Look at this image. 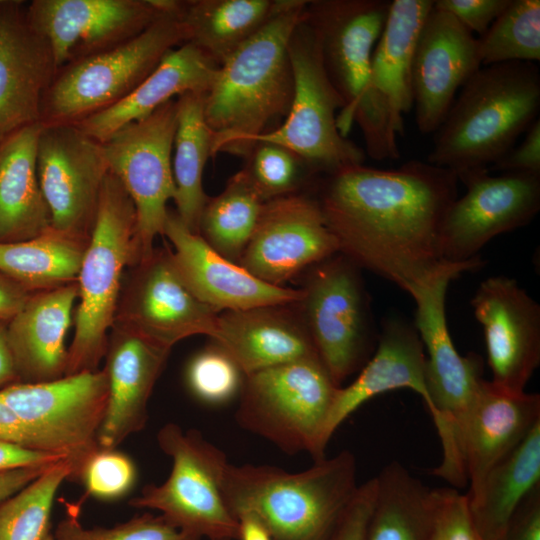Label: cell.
<instances>
[{
  "label": "cell",
  "instance_id": "1",
  "mask_svg": "<svg viewBox=\"0 0 540 540\" xmlns=\"http://www.w3.org/2000/svg\"><path fill=\"white\" fill-rule=\"evenodd\" d=\"M458 181L427 161L355 164L324 174L314 197L339 253L408 293L445 263L440 230Z\"/></svg>",
  "mask_w": 540,
  "mask_h": 540
},
{
  "label": "cell",
  "instance_id": "2",
  "mask_svg": "<svg viewBox=\"0 0 540 540\" xmlns=\"http://www.w3.org/2000/svg\"><path fill=\"white\" fill-rule=\"evenodd\" d=\"M307 1L284 0L279 11L218 68L204 96L213 132L211 156L247 158L257 136L285 119L294 94L288 45L306 13Z\"/></svg>",
  "mask_w": 540,
  "mask_h": 540
},
{
  "label": "cell",
  "instance_id": "3",
  "mask_svg": "<svg viewBox=\"0 0 540 540\" xmlns=\"http://www.w3.org/2000/svg\"><path fill=\"white\" fill-rule=\"evenodd\" d=\"M540 72L533 62L481 66L434 133L427 162L456 176L489 169L538 119Z\"/></svg>",
  "mask_w": 540,
  "mask_h": 540
},
{
  "label": "cell",
  "instance_id": "4",
  "mask_svg": "<svg viewBox=\"0 0 540 540\" xmlns=\"http://www.w3.org/2000/svg\"><path fill=\"white\" fill-rule=\"evenodd\" d=\"M357 488L356 460L348 450L300 472L228 463L222 478L233 516L253 514L273 540H329Z\"/></svg>",
  "mask_w": 540,
  "mask_h": 540
},
{
  "label": "cell",
  "instance_id": "5",
  "mask_svg": "<svg viewBox=\"0 0 540 540\" xmlns=\"http://www.w3.org/2000/svg\"><path fill=\"white\" fill-rule=\"evenodd\" d=\"M389 0L307 1L306 19L320 43L327 75L343 100L337 127L346 137L360 127L366 153L374 160L398 159L397 135L404 126L371 89V58L384 28Z\"/></svg>",
  "mask_w": 540,
  "mask_h": 540
},
{
  "label": "cell",
  "instance_id": "6",
  "mask_svg": "<svg viewBox=\"0 0 540 540\" xmlns=\"http://www.w3.org/2000/svg\"><path fill=\"white\" fill-rule=\"evenodd\" d=\"M485 264L479 256L464 262H445L429 279L411 288L415 301L414 325L426 349V383L431 400V417L442 450L441 464L431 471L462 487L468 482L464 461V432L483 378L481 356H462L448 331L445 300L452 280L463 272L480 269Z\"/></svg>",
  "mask_w": 540,
  "mask_h": 540
},
{
  "label": "cell",
  "instance_id": "7",
  "mask_svg": "<svg viewBox=\"0 0 540 540\" xmlns=\"http://www.w3.org/2000/svg\"><path fill=\"white\" fill-rule=\"evenodd\" d=\"M141 259L134 203L108 172L76 284L78 305L65 375L98 370L127 269Z\"/></svg>",
  "mask_w": 540,
  "mask_h": 540
},
{
  "label": "cell",
  "instance_id": "8",
  "mask_svg": "<svg viewBox=\"0 0 540 540\" xmlns=\"http://www.w3.org/2000/svg\"><path fill=\"white\" fill-rule=\"evenodd\" d=\"M175 6L132 39L61 66L41 102L40 123L76 125L125 99L172 49L185 43Z\"/></svg>",
  "mask_w": 540,
  "mask_h": 540
},
{
  "label": "cell",
  "instance_id": "9",
  "mask_svg": "<svg viewBox=\"0 0 540 540\" xmlns=\"http://www.w3.org/2000/svg\"><path fill=\"white\" fill-rule=\"evenodd\" d=\"M337 386L319 358L245 375L235 418L240 427L289 455L307 452L318 462L324 426Z\"/></svg>",
  "mask_w": 540,
  "mask_h": 540
},
{
  "label": "cell",
  "instance_id": "10",
  "mask_svg": "<svg viewBox=\"0 0 540 540\" xmlns=\"http://www.w3.org/2000/svg\"><path fill=\"white\" fill-rule=\"evenodd\" d=\"M159 448L171 458L168 478L147 484L129 505L159 511L180 530L209 540H237L238 521L226 505L222 478L225 453L196 429L167 423L157 433Z\"/></svg>",
  "mask_w": 540,
  "mask_h": 540
},
{
  "label": "cell",
  "instance_id": "11",
  "mask_svg": "<svg viewBox=\"0 0 540 540\" xmlns=\"http://www.w3.org/2000/svg\"><path fill=\"white\" fill-rule=\"evenodd\" d=\"M294 94L284 122L257 136V142L283 146L302 158L316 174L363 164L366 153L344 137L336 111L344 103L325 70L318 36L306 19L296 26L288 45Z\"/></svg>",
  "mask_w": 540,
  "mask_h": 540
},
{
  "label": "cell",
  "instance_id": "12",
  "mask_svg": "<svg viewBox=\"0 0 540 540\" xmlns=\"http://www.w3.org/2000/svg\"><path fill=\"white\" fill-rule=\"evenodd\" d=\"M0 398L22 421L41 452L58 455L78 481L88 459L100 449L98 437L107 401L103 369L41 382H17L0 389Z\"/></svg>",
  "mask_w": 540,
  "mask_h": 540
},
{
  "label": "cell",
  "instance_id": "13",
  "mask_svg": "<svg viewBox=\"0 0 540 540\" xmlns=\"http://www.w3.org/2000/svg\"><path fill=\"white\" fill-rule=\"evenodd\" d=\"M359 269L341 253L320 262L300 302L318 357L339 387L363 368L377 346Z\"/></svg>",
  "mask_w": 540,
  "mask_h": 540
},
{
  "label": "cell",
  "instance_id": "14",
  "mask_svg": "<svg viewBox=\"0 0 540 540\" xmlns=\"http://www.w3.org/2000/svg\"><path fill=\"white\" fill-rule=\"evenodd\" d=\"M176 127L175 98L101 143L109 172L134 203L141 259L152 253L155 238L163 234L167 203L175 196L172 152Z\"/></svg>",
  "mask_w": 540,
  "mask_h": 540
},
{
  "label": "cell",
  "instance_id": "15",
  "mask_svg": "<svg viewBox=\"0 0 540 540\" xmlns=\"http://www.w3.org/2000/svg\"><path fill=\"white\" fill-rule=\"evenodd\" d=\"M466 193L447 209L440 230L445 262H464L494 237L527 225L540 210V173L503 172L489 169L457 175Z\"/></svg>",
  "mask_w": 540,
  "mask_h": 540
},
{
  "label": "cell",
  "instance_id": "16",
  "mask_svg": "<svg viewBox=\"0 0 540 540\" xmlns=\"http://www.w3.org/2000/svg\"><path fill=\"white\" fill-rule=\"evenodd\" d=\"M218 313L202 303L178 274L169 247L130 266L124 277L114 324L171 350L193 335L214 338Z\"/></svg>",
  "mask_w": 540,
  "mask_h": 540
},
{
  "label": "cell",
  "instance_id": "17",
  "mask_svg": "<svg viewBox=\"0 0 540 540\" xmlns=\"http://www.w3.org/2000/svg\"><path fill=\"white\" fill-rule=\"evenodd\" d=\"M108 172L100 142L76 125H42L37 174L53 230L89 240Z\"/></svg>",
  "mask_w": 540,
  "mask_h": 540
},
{
  "label": "cell",
  "instance_id": "18",
  "mask_svg": "<svg viewBox=\"0 0 540 540\" xmlns=\"http://www.w3.org/2000/svg\"><path fill=\"white\" fill-rule=\"evenodd\" d=\"M339 253L314 196L290 193L265 201L239 264L258 279L283 284Z\"/></svg>",
  "mask_w": 540,
  "mask_h": 540
},
{
  "label": "cell",
  "instance_id": "19",
  "mask_svg": "<svg viewBox=\"0 0 540 540\" xmlns=\"http://www.w3.org/2000/svg\"><path fill=\"white\" fill-rule=\"evenodd\" d=\"M165 11L160 0H34L26 7L58 69L132 39Z\"/></svg>",
  "mask_w": 540,
  "mask_h": 540
},
{
  "label": "cell",
  "instance_id": "20",
  "mask_svg": "<svg viewBox=\"0 0 540 540\" xmlns=\"http://www.w3.org/2000/svg\"><path fill=\"white\" fill-rule=\"evenodd\" d=\"M482 325L491 382L513 393L524 388L540 364V306L507 276L482 281L471 299Z\"/></svg>",
  "mask_w": 540,
  "mask_h": 540
},
{
  "label": "cell",
  "instance_id": "21",
  "mask_svg": "<svg viewBox=\"0 0 540 540\" xmlns=\"http://www.w3.org/2000/svg\"><path fill=\"white\" fill-rule=\"evenodd\" d=\"M481 66L478 37L433 4L411 66L415 122L421 134L435 133L460 89Z\"/></svg>",
  "mask_w": 540,
  "mask_h": 540
},
{
  "label": "cell",
  "instance_id": "22",
  "mask_svg": "<svg viewBox=\"0 0 540 540\" xmlns=\"http://www.w3.org/2000/svg\"><path fill=\"white\" fill-rule=\"evenodd\" d=\"M172 245L174 266L189 290L215 312L299 303L303 289L266 283L191 232L168 211L163 234Z\"/></svg>",
  "mask_w": 540,
  "mask_h": 540
},
{
  "label": "cell",
  "instance_id": "23",
  "mask_svg": "<svg viewBox=\"0 0 540 540\" xmlns=\"http://www.w3.org/2000/svg\"><path fill=\"white\" fill-rule=\"evenodd\" d=\"M58 68L22 1H0V141L40 123L42 98Z\"/></svg>",
  "mask_w": 540,
  "mask_h": 540
},
{
  "label": "cell",
  "instance_id": "24",
  "mask_svg": "<svg viewBox=\"0 0 540 540\" xmlns=\"http://www.w3.org/2000/svg\"><path fill=\"white\" fill-rule=\"evenodd\" d=\"M170 351L113 324L104 356L108 401L99 431L100 448L116 449L127 437L144 429L148 402Z\"/></svg>",
  "mask_w": 540,
  "mask_h": 540
},
{
  "label": "cell",
  "instance_id": "25",
  "mask_svg": "<svg viewBox=\"0 0 540 540\" xmlns=\"http://www.w3.org/2000/svg\"><path fill=\"white\" fill-rule=\"evenodd\" d=\"M401 388L419 394L431 411L421 338L414 323L391 316L384 319L376 349L357 378L337 390L322 434L323 449L326 450L343 421L362 404L381 393Z\"/></svg>",
  "mask_w": 540,
  "mask_h": 540
},
{
  "label": "cell",
  "instance_id": "26",
  "mask_svg": "<svg viewBox=\"0 0 540 540\" xmlns=\"http://www.w3.org/2000/svg\"><path fill=\"white\" fill-rule=\"evenodd\" d=\"M78 300L76 282L32 293L7 323L19 381L41 383L66 374L65 338Z\"/></svg>",
  "mask_w": 540,
  "mask_h": 540
},
{
  "label": "cell",
  "instance_id": "27",
  "mask_svg": "<svg viewBox=\"0 0 540 540\" xmlns=\"http://www.w3.org/2000/svg\"><path fill=\"white\" fill-rule=\"evenodd\" d=\"M540 421V396L513 393L482 380L464 432V461L474 495L489 471Z\"/></svg>",
  "mask_w": 540,
  "mask_h": 540
},
{
  "label": "cell",
  "instance_id": "28",
  "mask_svg": "<svg viewBox=\"0 0 540 540\" xmlns=\"http://www.w3.org/2000/svg\"><path fill=\"white\" fill-rule=\"evenodd\" d=\"M281 307L261 306L218 314L214 343L235 360L244 375L319 358L304 322L295 321Z\"/></svg>",
  "mask_w": 540,
  "mask_h": 540
},
{
  "label": "cell",
  "instance_id": "29",
  "mask_svg": "<svg viewBox=\"0 0 540 540\" xmlns=\"http://www.w3.org/2000/svg\"><path fill=\"white\" fill-rule=\"evenodd\" d=\"M218 68L196 46L183 43L169 51L125 99L76 126L102 143L121 127L145 118L172 99L189 92L206 94Z\"/></svg>",
  "mask_w": 540,
  "mask_h": 540
},
{
  "label": "cell",
  "instance_id": "30",
  "mask_svg": "<svg viewBox=\"0 0 540 540\" xmlns=\"http://www.w3.org/2000/svg\"><path fill=\"white\" fill-rule=\"evenodd\" d=\"M41 123L0 141V243L38 237L51 229L37 174Z\"/></svg>",
  "mask_w": 540,
  "mask_h": 540
},
{
  "label": "cell",
  "instance_id": "31",
  "mask_svg": "<svg viewBox=\"0 0 540 540\" xmlns=\"http://www.w3.org/2000/svg\"><path fill=\"white\" fill-rule=\"evenodd\" d=\"M434 0H393L371 58L370 86L404 126L413 107L411 66L420 29Z\"/></svg>",
  "mask_w": 540,
  "mask_h": 540
},
{
  "label": "cell",
  "instance_id": "32",
  "mask_svg": "<svg viewBox=\"0 0 540 540\" xmlns=\"http://www.w3.org/2000/svg\"><path fill=\"white\" fill-rule=\"evenodd\" d=\"M284 0H177L176 14L185 43L200 49L220 66L257 33Z\"/></svg>",
  "mask_w": 540,
  "mask_h": 540
},
{
  "label": "cell",
  "instance_id": "33",
  "mask_svg": "<svg viewBox=\"0 0 540 540\" xmlns=\"http://www.w3.org/2000/svg\"><path fill=\"white\" fill-rule=\"evenodd\" d=\"M540 485V421L523 441L486 475L468 496L482 540H498L524 498Z\"/></svg>",
  "mask_w": 540,
  "mask_h": 540
},
{
  "label": "cell",
  "instance_id": "34",
  "mask_svg": "<svg viewBox=\"0 0 540 540\" xmlns=\"http://www.w3.org/2000/svg\"><path fill=\"white\" fill-rule=\"evenodd\" d=\"M204 96L189 92L176 98L177 127L172 156L176 213L196 234L209 199L203 190L202 175L207 159L212 157L213 132L205 120Z\"/></svg>",
  "mask_w": 540,
  "mask_h": 540
},
{
  "label": "cell",
  "instance_id": "35",
  "mask_svg": "<svg viewBox=\"0 0 540 540\" xmlns=\"http://www.w3.org/2000/svg\"><path fill=\"white\" fill-rule=\"evenodd\" d=\"M376 483L366 540H429L430 489L397 461L381 470Z\"/></svg>",
  "mask_w": 540,
  "mask_h": 540
},
{
  "label": "cell",
  "instance_id": "36",
  "mask_svg": "<svg viewBox=\"0 0 540 540\" xmlns=\"http://www.w3.org/2000/svg\"><path fill=\"white\" fill-rule=\"evenodd\" d=\"M88 241L51 228L32 239L0 243V273L31 293L74 283Z\"/></svg>",
  "mask_w": 540,
  "mask_h": 540
},
{
  "label": "cell",
  "instance_id": "37",
  "mask_svg": "<svg viewBox=\"0 0 540 540\" xmlns=\"http://www.w3.org/2000/svg\"><path fill=\"white\" fill-rule=\"evenodd\" d=\"M264 202L246 173L239 171L218 196L208 199L200 218L199 235L219 254L238 263Z\"/></svg>",
  "mask_w": 540,
  "mask_h": 540
},
{
  "label": "cell",
  "instance_id": "38",
  "mask_svg": "<svg viewBox=\"0 0 540 540\" xmlns=\"http://www.w3.org/2000/svg\"><path fill=\"white\" fill-rule=\"evenodd\" d=\"M71 465L59 461L0 504V540H44L56 493L70 480Z\"/></svg>",
  "mask_w": 540,
  "mask_h": 540
},
{
  "label": "cell",
  "instance_id": "39",
  "mask_svg": "<svg viewBox=\"0 0 540 540\" xmlns=\"http://www.w3.org/2000/svg\"><path fill=\"white\" fill-rule=\"evenodd\" d=\"M482 66L540 60V1L510 0L478 37Z\"/></svg>",
  "mask_w": 540,
  "mask_h": 540
},
{
  "label": "cell",
  "instance_id": "40",
  "mask_svg": "<svg viewBox=\"0 0 540 540\" xmlns=\"http://www.w3.org/2000/svg\"><path fill=\"white\" fill-rule=\"evenodd\" d=\"M66 515L58 523L55 540H202L178 529L162 515L144 513L112 527L85 528L79 520L81 501L66 503Z\"/></svg>",
  "mask_w": 540,
  "mask_h": 540
},
{
  "label": "cell",
  "instance_id": "41",
  "mask_svg": "<svg viewBox=\"0 0 540 540\" xmlns=\"http://www.w3.org/2000/svg\"><path fill=\"white\" fill-rule=\"evenodd\" d=\"M246 159L243 171L263 201L294 193L306 177L316 175L294 152L270 142H257Z\"/></svg>",
  "mask_w": 540,
  "mask_h": 540
},
{
  "label": "cell",
  "instance_id": "42",
  "mask_svg": "<svg viewBox=\"0 0 540 540\" xmlns=\"http://www.w3.org/2000/svg\"><path fill=\"white\" fill-rule=\"evenodd\" d=\"M244 373L219 345L198 352L186 369V382L192 394L210 405H221L240 393Z\"/></svg>",
  "mask_w": 540,
  "mask_h": 540
},
{
  "label": "cell",
  "instance_id": "43",
  "mask_svg": "<svg viewBox=\"0 0 540 540\" xmlns=\"http://www.w3.org/2000/svg\"><path fill=\"white\" fill-rule=\"evenodd\" d=\"M133 461L116 449L97 450L83 466L78 481L86 493L101 500H115L127 494L136 481Z\"/></svg>",
  "mask_w": 540,
  "mask_h": 540
},
{
  "label": "cell",
  "instance_id": "44",
  "mask_svg": "<svg viewBox=\"0 0 540 540\" xmlns=\"http://www.w3.org/2000/svg\"><path fill=\"white\" fill-rule=\"evenodd\" d=\"M432 520L429 540H482L467 494L455 488L430 489Z\"/></svg>",
  "mask_w": 540,
  "mask_h": 540
},
{
  "label": "cell",
  "instance_id": "45",
  "mask_svg": "<svg viewBox=\"0 0 540 540\" xmlns=\"http://www.w3.org/2000/svg\"><path fill=\"white\" fill-rule=\"evenodd\" d=\"M510 0H436L434 6L451 14L472 34L483 36Z\"/></svg>",
  "mask_w": 540,
  "mask_h": 540
},
{
  "label": "cell",
  "instance_id": "46",
  "mask_svg": "<svg viewBox=\"0 0 540 540\" xmlns=\"http://www.w3.org/2000/svg\"><path fill=\"white\" fill-rule=\"evenodd\" d=\"M376 477L358 486L354 497L329 540H366L376 496Z\"/></svg>",
  "mask_w": 540,
  "mask_h": 540
},
{
  "label": "cell",
  "instance_id": "47",
  "mask_svg": "<svg viewBox=\"0 0 540 540\" xmlns=\"http://www.w3.org/2000/svg\"><path fill=\"white\" fill-rule=\"evenodd\" d=\"M503 172L540 173V120L536 119L526 131L524 140L492 165Z\"/></svg>",
  "mask_w": 540,
  "mask_h": 540
},
{
  "label": "cell",
  "instance_id": "48",
  "mask_svg": "<svg viewBox=\"0 0 540 540\" xmlns=\"http://www.w3.org/2000/svg\"><path fill=\"white\" fill-rule=\"evenodd\" d=\"M498 540H540V485L520 503Z\"/></svg>",
  "mask_w": 540,
  "mask_h": 540
},
{
  "label": "cell",
  "instance_id": "49",
  "mask_svg": "<svg viewBox=\"0 0 540 540\" xmlns=\"http://www.w3.org/2000/svg\"><path fill=\"white\" fill-rule=\"evenodd\" d=\"M65 460L46 452L31 450L0 440V472L40 465H48Z\"/></svg>",
  "mask_w": 540,
  "mask_h": 540
},
{
  "label": "cell",
  "instance_id": "50",
  "mask_svg": "<svg viewBox=\"0 0 540 540\" xmlns=\"http://www.w3.org/2000/svg\"><path fill=\"white\" fill-rule=\"evenodd\" d=\"M0 440L31 450L39 451L37 445L18 416L0 398Z\"/></svg>",
  "mask_w": 540,
  "mask_h": 540
},
{
  "label": "cell",
  "instance_id": "51",
  "mask_svg": "<svg viewBox=\"0 0 540 540\" xmlns=\"http://www.w3.org/2000/svg\"><path fill=\"white\" fill-rule=\"evenodd\" d=\"M31 294L20 284L0 273V321L9 322Z\"/></svg>",
  "mask_w": 540,
  "mask_h": 540
},
{
  "label": "cell",
  "instance_id": "52",
  "mask_svg": "<svg viewBox=\"0 0 540 540\" xmlns=\"http://www.w3.org/2000/svg\"><path fill=\"white\" fill-rule=\"evenodd\" d=\"M53 464L23 467L0 472V504L35 480Z\"/></svg>",
  "mask_w": 540,
  "mask_h": 540
},
{
  "label": "cell",
  "instance_id": "53",
  "mask_svg": "<svg viewBox=\"0 0 540 540\" xmlns=\"http://www.w3.org/2000/svg\"><path fill=\"white\" fill-rule=\"evenodd\" d=\"M7 323L0 321V389L20 382L8 341Z\"/></svg>",
  "mask_w": 540,
  "mask_h": 540
},
{
  "label": "cell",
  "instance_id": "54",
  "mask_svg": "<svg viewBox=\"0 0 540 540\" xmlns=\"http://www.w3.org/2000/svg\"><path fill=\"white\" fill-rule=\"evenodd\" d=\"M238 521L237 540H273L263 523L250 513L236 516Z\"/></svg>",
  "mask_w": 540,
  "mask_h": 540
},
{
  "label": "cell",
  "instance_id": "55",
  "mask_svg": "<svg viewBox=\"0 0 540 540\" xmlns=\"http://www.w3.org/2000/svg\"><path fill=\"white\" fill-rule=\"evenodd\" d=\"M44 540H55L53 534L49 533Z\"/></svg>",
  "mask_w": 540,
  "mask_h": 540
},
{
  "label": "cell",
  "instance_id": "56",
  "mask_svg": "<svg viewBox=\"0 0 540 540\" xmlns=\"http://www.w3.org/2000/svg\"><path fill=\"white\" fill-rule=\"evenodd\" d=\"M217 540H230V539H217Z\"/></svg>",
  "mask_w": 540,
  "mask_h": 540
}]
</instances>
